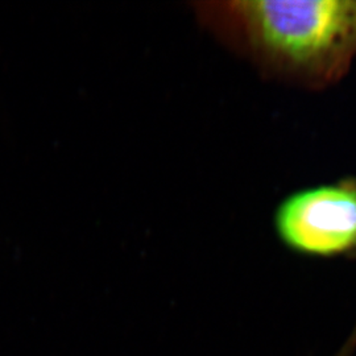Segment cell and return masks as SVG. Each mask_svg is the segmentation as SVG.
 Segmentation results:
<instances>
[{"label":"cell","mask_w":356,"mask_h":356,"mask_svg":"<svg viewBox=\"0 0 356 356\" xmlns=\"http://www.w3.org/2000/svg\"><path fill=\"white\" fill-rule=\"evenodd\" d=\"M238 7L254 47L309 88L337 83L356 61V0H252Z\"/></svg>","instance_id":"6da1fadb"},{"label":"cell","mask_w":356,"mask_h":356,"mask_svg":"<svg viewBox=\"0 0 356 356\" xmlns=\"http://www.w3.org/2000/svg\"><path fill=\"white\" fill-rule=\"evenodd\" d=\"M280 242L296 254L339 257L356 252V178L288 195L275 213Z\"/></svg>","instance_id":"7a4b0ae2"}]
</instances>
